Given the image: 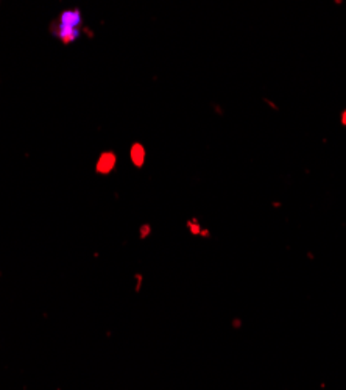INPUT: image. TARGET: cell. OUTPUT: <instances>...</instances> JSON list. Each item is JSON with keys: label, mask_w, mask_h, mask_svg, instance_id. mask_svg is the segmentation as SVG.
<instances>
[{"label": "cell", "mask_w": 346, "mask_h": 390, "mask_svg": "<svg viewBox=\"0 0 346 390\" xmlns=\"http://www.w3.org/2000/svg\"><path fill=\"white\" fill-rule=\"evenodd\" d=\"M81 27H83V17L80 11L68 10L59 16L53 33L57 35V38L61 39L64 44H69V42H74L75 39H78Z\"/></svg>", "instance_id": "obj_1"}, {"label": "cell", "mask_w": 346, "mask_h": 390, "mask_svg": "<svg viewBox=\"0 0 346 390\" xmlns=\"http://www.w3.org/2000/svg\"><path fill=\"white\" fill-rule=\"evenodd\" d=\"M133 161H135L137 166H141L142 161H144V149L141 145H135L133 147Z\"/></svg>", "instance_id": "obj_2"}, {"label": "cell", "mask_w": 346, "mask_h": 390, "mask_svg": "<svg viewBox=\"0 0 346 390\" xmlns=\"http://www.w3.org/2000/svg\"><path fill=\"white\" fill-rule=\"evenodd\" d=\"M113 164H114V156L113 155H105L103 156V162H102V166L103 170H109V169H113Z\"/></svg>", "instance_id": "obj_3"}, {"label": "cell", "mask_w": 346, "mask_h": 390, "mask_svg": "<svg viewBox=\"0 0 346 390\" xmlns=\"http://www.w3.org/2000/svg\"><path fill=\"white\" fill-rule=\"evenodd\" d=\"M343 124H346V113L343 114Z\"/></svg>", "instance_id": "obj_4"}]
</instances>
